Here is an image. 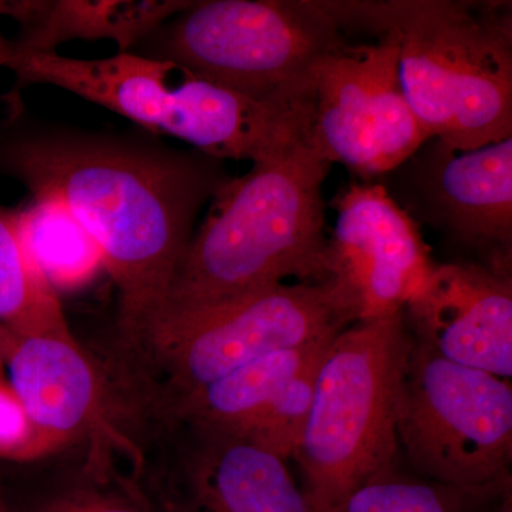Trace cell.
<instances>
[{"label":"cell","mask_w":512,"mask_h":512,"mask_svg":"<svg viewBox=\"0 0 512 512\" xmlns=\"http://www.w3.org/2000/svg\"><path fill=\"white\" fill-rule=\"evenodd\" d=\"M360 319L355 293L336 276L285 282L158 322L124 350L143 369L140 402L148 412L269 353L333 339Z\"/></svg>","instance_id":"obj_6"},{"label":"cell","mask_w":512,"mask_h":512,"mask_svg":"<svg viewBox=\"0 0 512 512\" xmlns=\"http://www.w3.org/2000/svg\"><path fill=\"white\" fill-rule=\"evenodd\" d=\"M8 383L37 429L59 447L113 426L106 382L73 333L0 326Z\"/></svg>","instance_id":"obj_15"},{"label":"cell","mask_w":512,"mask_h":512,"mask_svg":"<svg viewBox=\"0 0 512 512\" xmlns=\"http://www.w3.org/2000/svg\"><path fill=\"white\" fill-rule=\"evenodd\" d=\"M383 178L390 197L439 238L450 261L512 275V137L471 151L430 138Z\"/></svg>","instance_id":"obj_10"},{"label":"cell","mask_w":512,"mask_h":512,"mask_svg":"<svg viewBox=\"0 0 512 512\" xmlns=\"http://www.w3.org/2000/svg\"><path fill=\"white\" fill-rule=\"evenodd\" d=\"M19 84H46L178 138L217 160H285L311 151V100L255 99L165 60L117 53L82 60L57 53L8 56Z\"/></svg>","instance_id":"obj_4"},{"label":"cell","mask_w":512,"mask_h":512,"mask_svg":"<svg viewBox=\"0 0 512 512\" xmlns=\"http://www.w3.org/2000/svg\"><path fill=\"white\" fill-rule=\"evenodd\" d=\"M352 33L335 0H202L148 36L150 52L255 99H311L320 57Z\"/></svg>","instance_id":"obj_7"},{"label":"cell","mask_w":512,"mask_h":512,"mask_svg":"<svg viewBox=\"0 0 512 512\" xmlns=\"http://www.w3.org/2000/svg\"><path fill=\"white\" fill-rule=\"evenodd\" d=\"M15 218L29 261L56 293L82 288L104 269L92 235L56 197L32 195Z\"/></svg>","instance_id":"obj_18"},{"label":"cell","mask_w":512,"mask_h":512,"mask_svg":"<svg viewBox=\"0 0 512 512\" xmlns=\"http://www.w3.org/2000/svg\"><path fill=\"white\" fill-rule=\"evenodd\" d=\"M32 420L8 380L0 382V463H26L60 450Z\"/></svg>","instance_id":"obj_22"},{"label":"cell","mask_w":512,"mask_h":512,"mask_svg":"<svg viewBox=\"0 0 512 512\" xmlns=\"http://www.w3.org/2000/svg\"><path fill=\"white\" fill-rule=\"evenodd\" d=\"M483 512H512V487L498 494Z\"/></svg>","instance_id":"obj_23"},{"label":"cell","mask_w":512,"mask_h":512,"mask_svg":"<svg viewBox=\"0 0 512 512\" xmlns=\"http://www.w3.org/2000/svg\"><path fill=\"white\" fill-rule=\"evenodd\" d=\"M412 343L400 311L357 320L323 353L293 454L312 512H335L399 461L397 409Z\"/></svg>","instance_id":"obj_5"},{"label":"cell","mask_w":512,"mask_h":512,"mask_svg":"<svg viewBox=\"0 0 512 512\" xmlns=\"http://www.w3.org/2000/svg\"><path fill=\"white\" fill-rule=\"evenodd\" d=\"M116 424L26 463L0 464L6 512H170Z\"/></svg>","instance_id":"obj_14"},{"label":"cell","mask_w":512,"mask_h":512,"mask_svg":"<svg viewBox=\"0 0 512 512\" xmlns=\"http://www.w3.org/2000/svg\"><path fill=\"white\" fill-rule=\"evenodd\" d=\"M311 147L359 181H377L427 140L404 94L399 46L386 32L353 33L320 57L311 92Z\"/></svg>","instance_id":"obj_9"},{"label":"cell","mask_w":512,"mask_h":512,"mask_svg":"<svg viewBox=\"0 0 512 512\" xmlns=\"http://www.w3.org/2000/svg\"><path fill=\"white\" fill-rule=\"evenodd\" d=\"M396 434L417 476L463 488L512 484L511 380L458 365L413 339Z\"/></svg>","instance_id":"obj_8"},{"label":"cell","mask_w":512,"mask_h":512,"mask_svg":"<svg viewBox=\"0 0 512 512\" xmlns=\"http://www.w3.org/2000/svg\"><path fill=\"white\" fill-rule=\"evenodd\" d=\"M6 45H8V40L0 33V67H3V62H5Z\"/></svg>","instance_id":"obj_24"},{"label":"cell","mask_w":512,"mask_h":512,"mask_svg":"<svg viewBox=\"0 0 512 512\" xmlns=\"http://www.w3.org/2000/svg\"><path fill=\"white\" fill-rule=\"evenodd\" d=\"M32 195L64 202L92 235L119 291V332L130 348L156 319L198 215L229 175L200 151L109 134L46 131L2 151Z\"/></svg>","instance_id":"obj_1"},{"label":"cell","mask_w":512,"mask_h":512,"mask_svg":"<svg viewBox=\"0 0 512 512\" xmlns=\"http://www.w3.org/2000/svg\"><path fill=\"white\" fill-rule=\"evenodd\" d=\"M0 512H6L5 498H3L2 484H0Z\"/></svg>","instance_id":"obj_26"},{"label":"cell","mask_w":512,"mask_h":512,"mask_svg":"<svg viewBox=\"0 0 512 512\" xmlns=\"http://www.w3.org/2000/svg\"><path fill=\"white\" fill-rule=\"evenodd\" d=\"M330 170L332 164L308 151L254 163L229 178L192 232L148 329L289 278H332L323 197Z\"/></svg>","instance_id":"obj_2"},{"label":"cell","mask_w":512,"mask_h":512,"mask_svg":"<svg viewBox=\"0 0 512 512\" xmlns=\"http://www.w3.org/2000/svg\"><path fill=\"white\" fill-rule=\"evenodd\" d=\"M353 33L399 46L404 94L431 138L471 151L512 137V5L505 0H336Z\"/></svg>","instance_id":"obj_3"},{"label":"cell","mask_w":512,"mask_h":512,"mask_svg":"<svg viewBox=\"0 0 512 512\" xmlns=\"http://www.w3.org/2000/svg\"><path fill=\"white\" fill-rule=\"evenodd\" d=\"M320 359L289 380L251 423L237 434L286 461L293 458L311 412Z\"/></svg>","instance_id":"obj_21"},{"label":"cell","mask_w":512,"mask_h":512,"mask_svg":"<svg viewBox=\"0 0 512 512\" xmlns=\"http://www.w3.org/2000/svg\"><path fill=\"white\" fill-rule=\"evenodd\" d=\"M410 335L444 359L512 376V275L470 262L436 264L404 303Z\"/></svg>","instance_id":"obj_13"},{"label":"cell","mask_w":512,"mask_h":512,"mask_svg":"<svg viewBox=\"0 0 512 512\" xmlns=\"http://www.w3.org/2000/svg\"><path fill=\"white\" fill-rule=\"evenodd\" d=\"M0 326L16 333H72L59 296L23 249L15 211L3 207H0Z\"/></svg>","instance_id":"obj_19"},{"label":"cell","mask_w":512,"mask_h":512,"mask_svg":"<svg viewBox=\"0 0 512 512\" xmlns=\"http://www.w3.org/2000/svg\"><path fill=\"white\" fill-rule=\"evenodd\" d=\"M6 380L5 360H3L2 346H0V382Z\"/></svg>","instance_id":"obj_25"},{"label":"cell","mask_w":512,"mask_h":512,"mask_svg":"<svg viewBox=\"0 0 512 512\" xmlns=\"http://www.w3.org/2000/svg\"><path fill=\"white\" fill-rule=\"evenodd\" d=\"M188 0H16L2 2L0 15L19 23L6 55H47L72 40H111L128 53L191 5ZM5 63V62H3Z\"/></svg>","instance_id":"obj_16"},{"label":"cell","mask_w":512,"mask_h":512,"mask_svg":"<svg viewBox=\"0 0 512 512\" xmlns=\"http://www.w3.org/2000/svg\"><path fill=\"white\" fill-rule=\"evenodd\" d=\"M167 430L164 473L146 470L170 512H312L286 460L247 437L183 421Z\"/></svg>","instance_id":"obj_11"},{"label":"cell","mask_w":512,"mask_h":512,"mask_svg":"<svg viewBox=\"0 0 512 512\" xmlns=\"http://www.w3.org/2000/svg\"><path fill=\"white\" fill-rule=\"evenodd\" d=\"M333 208L332 275L355 293L362 319L402 311L436 265L421 229L379 181H352Z\"/></svg>","instance_id":"obj_12"},{"label":"cell","mask_w":512,"mask_h":512,"mask_svg":"<svg viewBox=\"0 0 512 512\" xmlns=\"http://www.w3.org/2000/svg\"><path fill=\"white\" fill-rule=\"evenodd\" d=\"M332 340L269 353L146 414L150 419L183 421L239 433L289 380L319 360Z\"/></svg>","instance_id":"obj_17"},{"label":"cell","mask_w":512,"mask_h":512,"mask_svg":"<svg viewBox=\"0 0 512 512\" xmlns=\"http://www.w3.org/2000/svg\"><path fill=\"white\" fill-rule=\"evenodd\" d=\"M510 487H454L417 476L397 461L356 488L335 512H483Z\"/></svg>","instance_id":"obj_20"}]
</instances>
